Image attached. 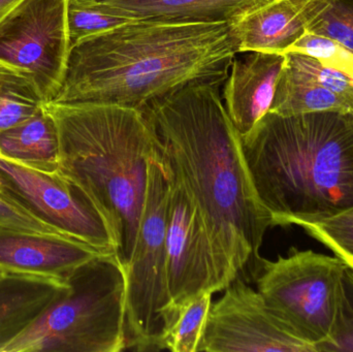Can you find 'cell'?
Listing matches in <instances>:
<instances>
[{
	"label": "cell",
	"mask_w": 353,
	"mask_h": 352,
	"mask_svg": "<svg viewBox=\"0 0 353 352\" xmlns=\"http://www.w3.org/2000/svg\"><path fill=\"white\" fill-rule=\"evenodd\" d=\"M172 167L196 203L211 242L220 291L254 276L272 218L257 198L242 141L218 86L193 84L144 110Z\"/></svg>",
	"instance_id": "6da1fadb"
},
{
	"label": "cell",
	"mask_w": 353,
	"mask_h": 352,
	"mask_svg": "<svg viewBox=\"0 0 353 352\" xmlns=\"http://www.w3.org/2000/svg\"><path fill=\"white\" fill-rule=\"evenodd\" d=\"M238 45L230 23L128 21L77 41L51 103L144 111L193 84H224Z\"/></svg>",
	"instance_id": "7a4b0ae2"
},
{
	"label": "cell",
	"mask_w": 353,
	"mask_h": 352,
	"mask_svg": "<svg viewBox=\"0 0 353 352\" xmlns=\"http://www.w3.org/2000/svg\"><path fill=\"white\" fill-rule=\"evenodd\" d=\"M241 141L273 227H304L353 208V113L270 111Z\"/></svg>",
	"instance_id": "3957f363"
},
{
	"label": "cell",
	"mask_w": 353,
	"mask_h": 352,
	"mask_svg": "<svg viewBox=\"0 0 353 352\" xmlns=\"http://www.w3.org/2000/svg\"><path fill=\"white\" fill-rule=\"evenodd\" d=\"M46 107L57 127V173L101 211L126 272L146 198L149 161L161 140L141 110L91 103Z\"/></svg>",
	"instance_id": "277c9868"
},
{
	"label": "cell",
	"mask_w": 353,
	"mask_h": 352,
	"mask_svg": "<svg viewBox=\"0 0 353 352\" xmlns=\"http://www.w3.org/2000/svg\"><path fill=\"white\" fill-rule=\"evenodd\" d=\"M66 281L68 289L3 352L126 351V279L117 256H97Z\"/></svg>",
	"instance_id": "5b68a950"
},
{
	"label": "cell",
	"mask_w": 353,
	"mask_h": 352,
	"mask_svg": "<svg viewBox=\"0 0 353 352\" xmlns=\"http://www.w3.org/2000/svg\"><path fill=\"white\" fill-rule=\"evenodd\" d=\"M172 169L163 143L148 163L146 198L125 272L126 351H161L175 324L167 275V214Z\"/></svg>",
	"instance_id": "8992f818"
},
{
	"label": "cell",
	"mask_w": 353,
	"mask_h": 352,
	"mask_svg": "<svg viewBox=\"0 0 353 352\" xmlns=\"http://www.w3.org/2000/svg\"><path fill=\"white\" fill-rule=\"evenodd\" d=\"M346 267L337 256L292 248L276 260L261 258L253 278L273 313L317 352L331 332Z\"/></svg>",
	"instance_id": "52a82bcc"
},
{
	"label": "cell",
	"mask_w": 353,
	"mask_h": 352,
	"mask_svg": "<svg viewBox=\"0 0 353 352\" xmlns=\"http://www.w3.org/2000/svg\"><path fill=\"white\" fill-rule=\"evenodd\" d=\"M0 198L65 237L116 256L117 242L101 211L57 171H41L0 154Z\"/></svg>",
	"instance_id": "ba28073f"
},
{
	"label": "cell",
	"mask_w": 353,
	"mask_h": 352,
	"mask_svg": "<svg viewBox=\"0 0 353 352\" xmlns=\"http://www.w3.org/2000/svg\"><path fill=\"white\" fill-rule=\"evenodd\" d=\"M68 0H21L0 22V62L28 74L45 103L65 76L70 41Z\"/></svg>",
	"instance_id": "9c48e42d"
},
{
	"label": "cell",
	"mask_w": 353,
	"mask_h": 352,
	"mask_svg": "<svg viewBox=\"0 0 353 352\" xmlns=\"http://www.w3.org/2000/svg\"><path fill=\"white\" fill-rule=\"evenodd\" d=\"M212 303L197 352H315L273 313L257 289L236 277Z\"/></svg>",
	"instance_id": "30bf717a"
},
{
	"label": "cell",
	"mask_w": 353,
	"mask_h": 352,
	"mask_svg": "<svg viewBox=\"0 0 353 352\" xmlns=\"http://www.w3.org/2000/svg\"><path fill=\"white\" fill-rule=\"evenodd\" d=\"M167 258L168 287L176 322L189 302L220 289L205 223L196 203L174 169L168 200Z\"/></svg>",
	"instance_id": "8fae6325"
},
{
	"label": "cell",
	"mask_w": 353,
	"mask_h": 352,
	"mask_svg": "<svg viewBox=\"0 0 353 352\" xmlns=\"http://www.w3.org/2000/svg\"><path fill=\"white\" fill-rule=\"evenodd\" d=\"M103 256L78 240L0 225V272L66 279L85 262Z\"/></svg>",
	"instance_id": "7c38bea8"
},
{
	"label": "cell",
	"mask_w": 353,
	"mask_h": 352,
	"mask_svg": "<svg viewBox=\"0 0 353 352\" xmlns=\"http://www.w3.org/2000/svg\"><path fill=\"white\" fill-rule=\"evenodd\" d=\"M285 54L240 52L234 56L224 82L226 112L241 136L271 111Z\"/></svg>",
	"instance_id": "4fadbf2b"
},
{
	"label": "cell",
	"mask_w": 353,
	"mask_h": 352,
	"mask_svg": "<svg viewBox=\"0 0 353 352\" xmlns=\"http://www.w3.org/2000/svg\"><path fill=\"white\" fill-rule=\"evenodd\" d=\"M330 0H270L230 23L240 52L285 54Z\"/></svg>",
	"instance_id": "5bb4252c"
},
{
	"label": "cell",
	"mask_w": 353,
	"mask_h": 352,
	"mask_svg": "<svg viewBox=\"0 0 353 352\" xmlns=\"http://www.w3.org/2000/svg\"><path fill=\"white\" fill-rule=\"evenodd\" d=\"M130 21L232 23L270 0H72Z\"/></svg>",
	"instance_id": "9a60e30c"
},
{
	"label": "cell",
	"mask_w": 353,
	"mask_h": 352,
	"mask_svg": "<svg viewBox=\"0 0 353 352\" xmlns=\"http://www.w3.org/2000/svg\"><path fill=\"white\" fill-rule=\"evenodd\" d=\"M66 279L25 273L0 275V352L37 322L68 289Z\"/></svg>",
	"instance_id": "2e32d148"
},
{
	"label": "cell",
	"mask_w": 353,
	"mask_h": 352,
	"mask_svg": "<svg viewBox=\"0 0 353 352\" xmlns=\"http://www.w3.org/2000/svg\"><path fill=\"white\" fill-rule=\"evenodd\" d=\"M58 132L46 107L26 121L0 132V154L41 171H57Z\"/></svg>",
	"instance_id": "e0dca14e"
},
{
	"label": "cell",
	"mask_w": 353,
	"mask_h": 352,
	"mask_svg": "<svg viewBox=\"0 0 353 352\" xmlns=\"http://www.w3.org/2000/svg\"><path fill=\"white\" fill-rule=\"evenodd\" d=\"M271 112L284 116L314 112L353 113V99L312 82L285 62L278 79Z\"/></svg>",
	"instance_id": "ac0fdd59"
},
{
	"label": "cell",
	"mask_w": 353,
	"mask_h": 352,
	"mask_svg": "<svg viewBox=\"0 0 353 352\" xmlns=\"http://www.w3.org/2000/svg\"><path fill=\"white\" fill-rule=\"evenodd\" d=\"M45 105L33 79L0 62V132L34 116Z\"/></svg>",
	"instance_id": "d6986e66"
},
{
	"label": "cell",
	"mask_w": 353,
	"mask_h": 352,
	"mask_svg": "<svg viewBox=\"0 0 353 352\" xmlns=\"http://www.w3.org/2000/svg\"><path fill=\"white\" fill-rule=\"evenodd\" d=\"M212 296V293H203L181 310L175 324L163 338L161 351H199L211 309Z\"/></svg>",
	"instance_id": "ffe728a7"
},
{
	"label": "cell",
	"mask_w": 353,
	"mask_h": 352,
	"mask_svg": "<svg viewBox=\"0 0 353 352\" xmlns=\"http://www.w3.org/2000/svg\"><path fill=\"white\" fill-rule=\"evenodd\" d=\"M353 352V270L346 267L342 273L335 318L329 337L317 347V352Z\"/></svg>",
	"instance_id": "44dd1931"
},
{
	"label": "cell",
	"mask_w": 353,
	"mask_h": 352,
	"mask_svg": "<svg viewBox=\"0 0 353 352\" xmlns=\"http://www.w3.org/2000/svg\"><path fill=\"white\" fill-rule=\"evenodd\" d=\"M302 227L353 270V208L327 220Z\"/></svg>",
	"instance_id": "7402d4cb"
},
{
	"label": "cell",
	"mask_w": 353,
	"mask_h": 352,
	"mask_svg": "<svg viewBox=\"0 0 353 352\" xmlns=\"http://www.w3.org/2000/svg\"><path fill=\"white\" fill-rule=\"evenodd\" d=\"M288 52L310 56L323 65L339 70L353 79V51L337 39L306 32L286 53Z\"/></svg>",
	"instance_id": "603a6c76"
},
{
	"label": "cell",
	"mask_w": 353,
	"mask_h": 352,
	"mask_svg": "<svg viewBox=\"0 0 353 352\" xmlns=\"http://www.w3.org/2000/svg\"><path fill=\"white\" fill-rule=\"evenodd\" d=\"M307 32L337 39L353 51V0H330L329 6L309 25Z\"/></svg>",
	"instance_id": "cb8c5ba5"
},
{
	"label": "cell",
	"mask_w": 353,
	"mask_h": 352,
	"mask_svg": "<svg viewBox=\"0 0 353 352\" xmlns=\"http://www.w3.org/2000/svg\"><path fill=\"white\" fill-rule=\"evenodd\" d=\"M285 62L312 82L353 99V79L343 72L327 68L315 58L296 52L285 53Z\"/></svg>",
	"instance_id": "d4e9b609"
},
{
	"label": "cell",
	"mask_w": 353,
	"mask_h": 352,
	"mask_svg": "<svg viewBox=\"0 0 353 352\" xmlns=\"http://www.w3.org/2000/svg\"><path fill=\"white\" fill-rule=\"evenodd\" d=\"M128 21L68 0V24L72 45L84 37L110 30Z\"/></svg>",
	"instance_id": "484cf974"
},
{
	"label": "cell",
	"mask_w": 353,
	"mask_h": 352,
	"mask_svg": "<svg viewBox=\"0 0 353 352\" xmlns=\"http://www.w3.org/2000/svg\"><path fill=\"white\" fill-rule=\"evenodd\" d=\"M0 225L12 227V229H22V231H35V233L61 235L39 221V219L31 216L22 209L10 204L6 200H2L1 198H0Z\"/></svg>",
	"instance_id": "4316f807"
},
{
	"label": "cell",
	"mask_w": 353,
	"mask_h": 352,
	"mask_svg": "<svg viewBox=\"0 0 353 352\" xmlns=\"http://www.w3.org/2000/svg\"><path fill=\"white\" fill-rule=\"evenodd\" d=\"M21 0H0V22Z\"/></svg>",
	"instance_id": "83f0119b"
},
{
	"label": "cell",
	"mask_w": 353,
	"mask_h": 352,
	"mask_svg": "<svg viewBox=\"0 0 353 352\" xmlns=\"http://www.w3.org/2000/svg\"><path fill=\"white\" fill-rule=\"evenodd\" d=\"M1 274H2V273H1V272H0V275H1Z\"/></svg>",
	"instance_id": "f1b7e54d"
}]
</instances>
